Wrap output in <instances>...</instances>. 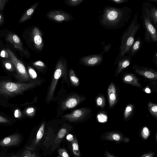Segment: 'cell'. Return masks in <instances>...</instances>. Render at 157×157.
Returning a JSON list of instances; mask_svg holds the SVG:
<instances>
[{
  "mask_svg": "<svg viewBox=\"0 0 157 157\" xmlns=\"http://www.w3.org/2000/svg\"><path fill=\"white\" fill-rule=\"evenodd\" d=\"M141 18L143 28L144 30V41L148 43H156L157 41V31L148 13L142 6Z\"/></svg>",
  "mask_w": 157,
  "mask_h": 157,
  "instance_id": "277c9868",
  "label": "cell"
},
{
  "mask_svg": "<svg viewBox=\"0 0 157 157\" xmlns=\"http://www.w3.org/2000/svg\"><path fill=\"white\" fill-rule=\"evenodd\" d=\"M73 137V136L72 135L69 134L67 136V139L68 140L72 141L74 139Z\"/></svg>",
  "mask_w": 157,
  "mask_h": 157,
  "instance_id": "7dc6e473",
  "label": "cell"
},
{
  "mask_svg": "<svg viewBox=\"0 0 157 157\" xmlns=\"http://www.w3.org/2000/svg\"><path fill=\"white\" fill-rule=\"evenodd\" d=\"M123 80L124 83L140 87H141L137 78L133 74H130L126 75L123 78Z\"/></svg>",
  "mask_w": 157,
  "mask_h": 157,
  "instance_id": "ffe728a7",
  "label": "cell"
},
{
  "mask_svg": "<svg viewBox=\"0 0 157 157\" xmlns=\"http://www.w3.org/2000/svg\"><path fill=\"white\" fill-rule=\"evenodd\" d=\"M3 17L2 15L0 14V25H1L3 22Z\"/></svg>",
  "mask_w": 157,
  "mask_h": 157,
  "instance_id": "681fc988",
  "label": "cell"
},
{
  "mask_svg": "<svg viewBox=\"0 0 157 157\" xmlns=\"http://www.w3.org/2000/svg\"><path fill=\"white\" fill-rule=\"evenodd\" d=\"M3 63L5 67L7 70L11 71L13 70V65L10 59L6 60Z\"/></svg>",
  "mask_w": 157,
  "mask_h": 157,
  "instance_id": "f1b7e54d",
  "label": "cell"
},
{
  "mask_svg": "<svg viewBox=\"0 0 157 157\" xmlns=\"http://www.w3.org/2000/svg\"><path fill=\"white\" fill-rule=\"evenodd\" d=\"M155 154L154 151H149L144 153L140 157H155Z\"/></svg>",
  "mask_w": 157,
  "mask_h": 157,
  "instance_id": "d590c367",
  "label": "cell"
},
{
  "mask_svg": "<svg viewBox=\"0 0 157 157\" xmlns=\"http://www.w3.org/2000/svg\"><path fill=\"white\" fill-rule=\"evenodd\" d=\"M84 0H67L64 1L65 4L68 6H75L81 3Z\"/></svg>",
  "mask_w": 157,
  "mask_h": 157,
  "instance_id": "cb8c5ba5",
  "label": "cell"
},
{
  "mask_svg": "<svg viewBox=\"0 0 157 157\" xmlns=\"http://www.w3.org/2000/svg\"><path fill=\"white\" fill-rule=\"evenodd\" d=\"M32 154L29 150H25L22 153L21 157H31Z\"/></svg>",
  "mask_w": 157,
  "mask_h": 157,
  "instance_id": "f35d334b",
  "label": "cell"
},
{
  "mask_svg": "<svg viewBox=\"0 0 157 157\" xmlns=\"http://www.w3.org/2000/svg\"><path fill=\"white\" fill-rule=\"evenodd\" d=\"M96 103L98 106L103 107L105 105V101L104 98L101 96L98 97L96 100Z\"/></svg>",
  "mask_w": 157,
  "mask_h": 157,
  "instance_id": "d6a6232c",
  "label": "cell"
},
{
  "mask_svg": "<svg viewBox=\"0 0 157 157\" xmlns=\"http://www.w3.org/2000/svg\"><path fill=\"white\" fill-rule=\"evenodd\" d=\"M70 79L71 81L74 83L77 84L79 82V79L75 75L73 70H71L70 71Z\"/></svg>",
  "mask_w": 157,
  "mask_h": 157,
  "instance_id": "836d02e7",
  "label": "cell"
},
{
  "mask_svg": "<svg viewBox=\"0 0 157 157\" xmlns=\"http://www.w3.org/2000/svg\"><path fill=\"white\" fill-rule=\"evenodd\" d=\"M116 4H121L127 2L128 0H108Z\"/></svg>",
  "mask_w": 157,
  "mask_h": 157,
  "instance_id": "ab89813d",
  "label": "cell"
},
{
  "mask_svg": "<svg viewBox=\"0 0 157 157\" xmlns=\"http://www.w3.org/2000/svg\"><path fill=\"white\" fill-rule=\"evenodd\" d=\"M108 94L109 107H112L117 101L116 90L115 86L112 83L109 86L108 89Z\"/></svg>",
  "mask_w": 157,
  "mask_h": 157,
  "instance_id": "e0dca14e",
  "label": "cell"
},
{
  "mask_svg": "<svg viewBox=\"0 0 157 157\" xmlns=\"http://www.w3.org/2000/svg\"><path fill=\"white\" fill-rule=\"evenodd\" d=\"M130 140V139L128 137H125L124 139L123 142L125 143H127L129 142Z\"/></svg>",
  "mask_w": 157,
  "mask_h": 157,
  "instance_id": "c3c4849f",
  "label": "cell"
},
{
  "mask_svg": "<svg viewBox=\"0 0 157 157\" xmlns=\"http://www.w3.org/2000/svg\"><path fill=\"white\" fill-rule=\"evenodd\" d=\"M112 46L111 43H109L103 46V51L102 52L104 53L107 52L110 49Z\"/></svg>",
  "mask_w": 157,
  "mask_h": 157,
  "instance_id": "74e56055",
  "label": "cell"
},
{
  "mask_svg": "<svg viewBox=\"0 0 157 157\" xmlns=\"http://www.w3.org/2000/svg\"><path fill=\"white\" fill-rule=\"evenodd\" d=\"M31 157H38L35 153H33Z\"/></svg>",
  "mask_w": 157,
  "mask_h": 157,
  "instance_id": "816d5d0a",
  "label": "cell"
},
{
  "mask_svg": "<svg viewBox=\"0 0 157 157\" xmlns=\"http://www.w3.org/2000/svg\"><path fill=\"white\" fill-rule=\"evenodd\" d=\"M83 114V113L81 110L77 109L72 114L67 117L73 119H77L81 117Z\"/></svg>",
  "mask_w": 157,
  "mask_h": 157,
  "instance_id": "4316f807",
  "label": "cell"
},
{
  "mask_svg": "<svg viewBox=\"0 0 157 157\" xmlns=\"http://www.w3.org/2000/svg\"><path fill=\"white\" fill-rule=\"evenodd\" d=\"M58 153L60 157H70L66 150L64 148H59Z\"/></svg>",
  "mask_w": 157,
  "mask_h": 157,
  "instance_id": "e575fe53",
  "label": "cell"
},
{
  "mask_svg": "<svg viewBox=\"0 0 157 157\" xmlns=\"http://www.w3.org/2000/svg\"><path fill=\"white\" fill-rule=\"evenodd\" d=\"M28 71L29 75L31 78L35 79L37 76V74L35 70L31 67H29Z\"/></svg>",
  "mask_w": 157,
  "mask_h": 157,
  "instance_id": "1f68e13d",
  "label": "cell"
},
{
  "mask_svg": "<svg viewBox=\"0 0 157 157\" xmlns=\"http://www.w3.org/2000/svg\"><path fill=\"white\" fill-rule=\"evenodd\" d=\"M71 143L73 153L76 157H79L80 156V153L78 141L75 138L72 141Z\"/></svg>",
  "mask_w": 157,
  "mask_h": 157,
  "instance_id": "7402d4cb",
  "label": "cell"
},
{
  "mask_svg": "<svg viewBox=\"0 0 157 157\" xmlns=\"http://www.w3.org/2000/svg\"><path fill=\"white\" fill-rule=\"evenodd\" d=\"M6 40L13 44L16 49L23 52V45L19 37L16 34L10 33L7 36Z\"/></svg>",
  "mask_w": 157,
  "mask_h": 157,
  "instance_id": "5bb4252c",
  "label": "cell"
},
{
  "mask_svg": "<svg viewBox=\"0 0 157 157\" xmlns=\"http://www.w3.org/2000/svg\"><path fill=\"white\" fill-rule=\"evenodd\" d=\"M78 101L76 99L74 98L69 99L65 103L66 106L68 108H72L75 107L77 105Z\"/></svg>",
  "mask_w": 157,
  "mask_h": 157,
  "instance_id": "d4e9b609",
  "label": "cell"
},
{
  "mask_svg": "<svg viewBox=\"0 0 157 157\" xmlns=\"http://www.w3.org/2000/svg\"><path fill=\"white\" fill-rule=\"evenodd\" d=\"M133 68L136 73L151 80H156L157 72L153 69L134 64Z\"/></svg>",
  "mask_w": 157,
  "mask_h": 157,
  "instance_id": "30bf717a",
  "label": "cell"
},
{
  "mask_svg": "<svg viewBox=\"0 0 157 157\" xmlns=\"http://www.w3.org/2000/svg\"><path fill=\"white\" fill-rule=\"evenodd\" d=\"M98 17L100 25L107 30L118 29L124 27L131 18L132 10L127 6L121 8L106 6Z\"/></svg>",
  "mask_w": 157,
  "mask_h": 157,
  "instance_id": "6da1fadb",
  "label": "cell"
},
{
  "mask_svg": "<svg viewBox=\"0 0 157 157\" xmlns=\"http://www.w3.org/2000/svg\"><path fill=\"white\" fill-rule=\"evenodd\" d=\"M31 37L33 46L37 50H42L44 47V42L42 32L38 27L35 26L31 31Z\"/></svg>",
  "mask_w": 157,
  "mask_h": 157,
  "instance_id": "9c48e42d",
  "label": "cell"
},
{
  "mask_svg": "<svg viewBox=\"0 0 157 157\" xmlns=\"http://www.w3.org/2000/svg\"><path fill=\"white\" fill-rule=\"evenodd\" d=\"M21 140V137L18 134H15L6 137L0 141L2 147L18 145Z\"/></svg>",
  "mask_w": 157,
  "mask_h": 157,
  "instance_id": "7c38bea8",
  "label": "cell"
},
{
  "mask_svg": "<svg viewBox=\"0 0 157 157\" xmlns=\"http://www.w3.org/2000/svg\"><path fill=\"white\" fill-rule=\"evenodd\" d=\"M147 1L150 2H154L157 3V0H147Z\"/></svg>",
  "mask_w": 157,
  "mask_h": 157,
  "instance_id": "f5cc1de1",
  "label": "cell"
},
{
  "mask_svg": "<svg viewBox=\"0 0 157 157\" xmlns=\"http://www.w3.org/2000/svg\"><path fill=\"white\" fill-rule=\"evenodd\" d=\"M153 61L154 63L156 64L157 63V51H156L154 53Z\"/></svg>",
  "mask_w": 157,
  "mask_h": 157,
  "instance_id": "bcb514c9",
  "label": "cell"
},
{
  "mask_svg": "<svg viewBox=\"0 0 157 157\" xmlns=\"http://www.w3.org/2000/svg\"><path fill=\"white\" fill-rule=\"evenodd\" d=\"M142 6L147 10L149 17L154 25H157V8L149 2H143Z\"/></svg>",
  "mask_w": 157,
  "mask_h": 157,
  "instance_id": "4fadbf2b",
  "label": "cell"
},
{
  "mask_svg": "<svg viewBox=\"0 0 157 157\" xmlns=\"http://www.w3.org/2000/svg\"><path fill=\"white\" fill-rule=\"evenodd\" d=\"M104 53L91 54L82 57L79 59L82 64L89 66H94L101 64L103 60Z\"/></svg>",
  "mask_w": 157,
  "mask_h": 157,
  "instance_id": "ba28073f",
  "label": "cell"
},
{
  "mask_svg": "<svg viewBox=\"0 0 157 157\" xmlns=\"http://www.w3.org/2000/svg\"><path fill=\"white\" fill-rule=\"evenodd\" d=\"M36 84V82L21 83L10 82H0V94L11 96L20 94Z\"/></svg>",
  "mask_w": 157,
  "mask_h": 157,
  "instance_id": "3957f363",
  "label": "cell"
},
{
  "mask_svg": "<svg viewBox=\"0 0 157 157\" xmlns=\"http://www.w3.org/2000/svg\"><path fill=\"white\" fill-rule=\"evenodd\" d=\"M124 135L117 131H112L106 132L100 136L101 139L103 140L110 141L119 144L123 142L124 138Z\"/></svg>",
  "mask_w": 157,
  "mask_h": 157,
  "instance_id": "8fae6325",
  "label": "cell"
},
{
  "mask_svg": "<svg viewBox=\"0 0 157 157\" xmlns=\"http://www.w3.org/2000/svg\"><path fill=\"white\" fill-rule=\"evenodd\" d=\"M148 109L150 113L156 118L157 117V105L149 102L148 105Z\"/></svg>",
  "mask_w": 157,
  "mask_h": 157,
  "instance_id": "603a6c76",
  "label": "cell"
},
{
  "mask_svg": "<svg viewBox=\"0 0 157 157\" xmlns=\"http://www.w3.org/2000/svg\"><path fill=\"white\" fill-rule=\"evenodd\" d=\"M150 135V131L148 128L146 127H144L142 129L141 133V136L144 140H147Z\"/></svg>",
  "mask_w": 157,
  "mask_h": 157,
  "instance_id": "484cf974",
  "label": "cell"
},
{
  "mask_svg": "<svg viewBox=\"0 0 157 157\" xmlns=\"http://www.w3.org/2000/svg\"><path fill=\"white\" fill-rule=\"evenodd\" d=\"M67 133V130L65 128H62L59 131L58 135L54 141L53 147L54 150L60 142Z\"/></svg>",
  "mask_w": 157,
  "mask_h": 157,
  "instance_id": "44dd1931",
  "label": "cell"
},
{
  "mask_svg": "<svg viewBox=\"0 0 157 157\" xmlns=\"http://www.w3.org/2000/svg\"><path fill=\"white\" fill-rule=\"evenodd\" d=\"M138 15H134L128 26L122 33L120 37L121 45L119 48L120 52L115 60L114 65L119 60L127 54L135 39L137 32L140 29V24L138 22Z\"/></svg>",
  "mask_w": 157,
  "mask_h": 157,
  "instance_id": "7a4b0ae2",
  "label": "cell"
},
{
  "mask_svg": "<svg viewBox=\"0 0 157 157\" xmlns=\"http://www.w3.org/2000/svg\"><path fill=\"white\" fill-rule=\"evenodd\" d=\"M133 109V106L131 105H128L125 108L124 112V117L126 119L131 114Z\"/></svg>",
  "mask_w": 157,
  "mask_h": 157,
  "instance_id": "83f0119b",
  "label": "cell"
},
{
  "mask_svg": "<svg viewBox=\"0 0 157 157\" xmlns=\"http://www.w3.org/2000/svg\"><path fill=\"white\" fill-rule=\"evenodd\" d=\"M13 157H16L15 156H13Z\"/></svg>",
  "mask_w": 157,
  "mask_h": 157,
  "instance_id": "db71d44e",
  "label": "cell"
},
{
  "mask_svg": "<svg viewBox=\"0 0 157 157\" xmlns=\"http://www.w3.org/2000/svg\"><path fill=\"white\" fill-rule=\"evenodd\" d=\"M34 110L33 108H29L28 109L26 110V113L27 114L29 115H32V113L34 112Z\"/></svg>",
  "mask_w": 157,
  "mask_h": 157,
  "instance_id": "7bdbcfd3",
  "label": "cell"
},
{
  "mask_svg": "<svg viewBox=\"0 0 157 157\" xmlns=\"http://www.w3.org/2000/svg\"><path fill=\"white\" fill-rule=\"evenodd\" d=\"M143 43L144 42L140 36L135 38V40L127 54L128 55V56L131 57L138 52Z\"/></svg>",
  "mask_w": 157,
  "mask_h": 157,
  "instance_id": "2e32d148",
  "label": "cell"
},
{
  "mask_svg": "<svg viewBox=\"0 0 157 157\" xmlns=\"http://www.w3.org/2000/svg\"><path fill=\"white\" fill-rule=\"evenodd\" d=\"M39 3V2H36L21 17L19 21V23L23 22L30 19L38 5Z\"/></svg>",
  "mask_w": 157,
  "mask_h": 157,
  "instance_id": "ac0fdd59",
  "label": "cell"
},
{
  "mask_svg": "<svg viewBox=\"0 0 157 157\" xmlns=\"http://www.w3.org/2000/svg\"><path fill=\"white\" fill-rule=\"evenodd\" d=\"M47 18L58 23L70 21L74 20L71 14L60 10H52L47 13Z\"/></svg>",
  "mask_w": 157,
  "mask_h": 157,
  "instance_id": "8992f818",
  "label": "cell"
},
{
  "mask_svg": "<svg viewBox=\"0 0 157 157\" xmlns=\"http://www.w3.org/2000/svg\"><path fill=\"white\" fill-rule=\"evenodd\" d=\"M67 62L66 59L62 56L58 60L56 69L54 73V80L51 87L49 93V97L50 99L54 90L57 80L61 76L63 71L66 69Z\"/></svg>",
  "mask_w": 157,
  "mask_h": 157,
  "instance_id": "52a82bcc",
  "label": "cell"
},
{
  "mask_svg": "<svg viewBox=\"0 0 157 157\" xmlns=\"http://www.w3.org/2000/svg\"><path fill=\"white\" fill-rule=\"evenodd\" d=\"M104 157H116L113 155H112L108 151H106L104 153Z\"/></svg>",
  "mask_w": 157,
  "mask_h": 157,
  "instance_id": "ee69618b",
  "label": "cell"
},
{
  "mask_svg": "<svg viewBox=\"0 0 157 157\" xmlns=\"http://www.w3.org/2000/svg\"><path fill=\"white\" fill-rule=\"evenodd\" d=\"M6 51L9 55L10 60L16 69L20 77L24 80H29V75L23 63L17 58L10 49L7 48Z\"/></svg>",
  "mask_w": 157,
  "mask_h": 157,
  "instance_id": "5b68a950",
  "label": "cell"
},
{
  "mask_svg": "<svg viewBox=\"0 0 157 157\" xmlns=\"http://www.w3.org/2000/svg\"><path fill=\"white\" fill-rule=\"evenodd\" d=\"M21 113L19 109H17L15 110L14 116L15 117L19 118L21 117Z\"/></svg>",
  "mask_w": 157,
  "mask_h": 157,
  "instance_id": "b9f144b4",
  "label": "cell"
},
{
  "mask_svg": "<svg viewBox=\"0 0 157 157\" xmlns=\"http://www.w3.org/2000/svg\"><path fill=\"white\" fill-rule=\"evenodd\" d=\"M145 91L147 93H150L151 92L150 89L147 87L145 89Z\"/></svg>",
  "mask_w": 157,
  "mask_h": 157,
  "instance_id": "f907efd6",
  "label": "cell"
},
{
  "mask_svg": "<svg viewBox=\"0 0 157 157\" xmlns=\"http://www.w3.org/2000/svg\"><path fill=\"white\" fill-rule=\"evenodd\" d=\"M98 121L100 122H105L107 121L108 117L104 114L100 113L98 114L97 117Z\"/></svg>",
  "mask_w": 157,
  "mask_h": 157,
  "instance_id": "f546056e",
  "label": "cell"
},
{
  "mask_svg": "<svg viewBox=\"0 0 157 157\" xmlns=\"http://www.w3.org/2000/svg\"><path fill=\"white\" fill-rule=\"evenodd\" d=\"M0 56L1 57L4 58H10L6 50L5 49H3L1 51Z\"/></svg>",
  "mask_w": 157,
  "mask_h": 157,
  "instance_id": "8d00e7d4",
  "label": "cell"
},
{
  "mask_svg": "<svg viewBox=\"0 0 157 157\" xmlns=\"http://www.w3.org/2000/svg\"><path fill=\"white\" fill-rule=\"evenodd\" d=\"M33 66L38 68H43L45 66L44 63L41 60H37L33 63Z\"/></svg>",
  "mask_w": 157,
  "mask_h": 157,
  "instance_id": "4dcf8cb0",
  "label": "cell"
},
{
  "mask_svg": "<svg viewBox=\"0 0 157 157\" xmlns=\"http://www.w3.org/2000/svg\"><path fill=\"white\" fill-rule=\"evenodd\" d=\"M44 124L43 123L39 128L36 136V139L34 140L32 144L26 148L29 150L33 149L42 138L44 132Z\"/></svg>",
  "mask_w": 157,
  "mask_h": 157,
  "instance_id": "d6986e66",
  "label": "cell"
},
{
  "mask_svg": "<svg viewBox=\"0 0 157 157\" xmlns=\"http://www.w3.org/2000/svg\"><path fill=\"white\" fill-rule=\"evenodd\" d=\"M132 59L128 56L124 55L118 62L116 73L118 75L131 64Z\"/></svg>",
  "mask_w": 157,
  "mask_h": 157,
  "instance_id": "9a60e30c",
  "label": "cell"
},
{
  "mask_svg": "<svg viewBox=\"0 0 157 157\" xmlns=\"http://www.w3.org/2000/svg\"><path fill=\"white\" fill-rule=\"evenodd\" d=\"M7 0H0V10L3 9L5 5L7 3Z\"/></svg>",
  "mask_w": 157,
  "mask_h": 157,
  "instance_id": "60d3db41",
  "label": "cell"
},
{
  "mask_svg": "<svg viewBox=\"0 0 157 157\" xmlns=\"http://www.w3.org/2000/svg\"><path fill=\"white\" fill-rule=\"evenodd\" d=\"M10 122L6 118L0 116V123H6Z\"/></svg>",
  "mask_w": 157,
  "mask_h": 157,
  "instance_id": "f6af8a7d",
  "label": "cell"
}]
</instances>
